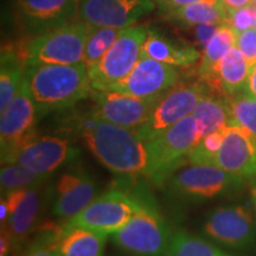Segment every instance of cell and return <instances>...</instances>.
<instances>
[{"label": "cell", "mask_w": 256, "mask_h": 256, "mask_svg": "<svg viewBox=\"0 0 256 256\" xmlns=\"http://www.w3.org/2000/svg\"><path fill=\"white\" fill-rule=\"evenodd\" d=\"M78 133L95 158L113 174H147L146 142L136 130L88 116L78 122Z\"/></svg>", "instance_id": "6da1fadb"}, {"label": "cell", "mask_w": 256, "mask_h": 256, "mask_svg": "<svg viewBox=\"0 0 256 256\" xmlns=\"http://www.w3.org/2000/svg\"><path fill=\"white\" fill-rule=\"evenodd\" d=\"M24 76L38 115L72 107L94 92L83 63L26 66Z\"/></svg>", "instance_id": "7a4b0ae2"}, {"label": "cell", "mask_w": 256, "mask_h": 256, "mask_svg": "<svg viewBox=\"0 0 256 256\" xmlns=\"http://www.w3.org/2000/svg\"><path fill=\"white\" fill-rule=\"evenodd\" d=\"M197 144V124L191 114L154 139L146 142L148 153L146 176L156 184L164 183L182 164L188 162V153Z\"/></svg>", "instance_id": "3957f363"}, {"label": "cell", "mask_w": 256, "mask_h": 256, "mask_svg": "<svg viewBox=\"0 0 256 256\" xmlns=\"http://www.w3.org/2000/svg\"><path fill=\"white\" fill-rule=\"evenodd\" d=\"M92 28L82 20L70 22L38 34L28 46L26 66L82 63Z\"/></svg>", "instance_id": "277c9868"}, {"label": "cell", "mask_w": 256, "mask_h": 256, "mask_svg": "<svg viewBox=\"0 0 256 256\" xmlns=\"http://www.w3.org/2000/svg\"><path fill=\"white\" fill-rule=\"evenodd\" d=\"M148 30L142 25L124 28L104 56L88 70L94 90H108L132 72L142 52Z\"/></svg>", "instance_id": "5b68a950"}, {"label": "cell", "mask_w": 256, "mask_h": 256, "mask_svg": "<svg viewBox=\"0 0 256 256\" xmlns=\"http://www.w3.org/2000/svg\"><path fill=\"white\" fill-rule=\"evenodd\" d=\"M172 236L168 226L146 202L126 226L112 235L118 247L138 256H160L168 250Z\"/></svg>", "instance_id": "8992f818"}, {"label": "cell", "mask_w": 256, "mask_h": 256, "mask_svg": "<svg viewBox=\"0 0 256 256\" xmlns=\"http://www.w3.org/2000/svg\"><path fill=\"white\" fill-rule=\"evenodd\" d=\"M145 202L121 190L100 194L78 215L66 220V226L113 235L126 226Z\"/></svg>", "instance_id": "52a82bcc"}, {"label": "cell", "mask_w": 256, "mask_h": 256, "mask_svg": "<svg viewBox=\"0 0 256 256\" xmlns=\"http://www.w3.org/2000/svg\"><path fill=\"white\" fill-rule=\"evenodd\" d=\"M206 82L177 83L159 98L148 120L138 128V133L145 142L154 139L178 121L194 113V108L209 92Z\"/></svg>", "instance_id": "ba28073f"}, {"label": "cell", "mask_w": 256, "mask_h": 256, "mask_svg": "<svg viewBox=\"0 0 256 256\" xmlns=\"http://www.w3.org/2000/svg\"><path fill=\"white\" fill-rule=\"evenodd\" d=\"M94 108L89 116L95 120L138 130L151 118L158 98H138L115 90L92 92Z\"/></svg>", "instance_id": "9c48e42d"}, {"label": "cell", "mask_w": 256, "mask_h": 256, "mask_svg": "<svg viewBox=\"0 0 256 256\" xmlns=\"http://www.w3.org/2000/svg\"><path fill=\"white\" fill-rule=\"evenodd\" d=\"M78 154V150L66 138L34 136L10 152L2 159V162L20 164L40 174L50 176L62 165L75 159Z\"/></svg>", "instance_id": "30bf717a"}, {"label": "cell", "mask_w": 256, "mask_h": 256, "mask_svg": "<svg viewBox=\"0 0 256 256\" xmlns=\"http://www.w3.org/2000/svg\"><path fill=\"white\" fill-rule=\"evenodd\" d=\"M38 118L37 106L23 76L22 84L14 100L2 112L0 118V142L2 159L36 136L34 126Z\"/></svg>", "instance_id": "8fae6325"}, {"label": "cell", "mask_w": 256, "mask_h": 256, "mask_svg": "<svg viewBox=\"0 0 256 256\" xmlns=\"http://www.w3.org/2000/svg\"><path fill=\"white\" fill-rule=\"evenodd\" d=\"M168 179L174 194L194 198H214L242 182L218 166L206 164H190L176 170Z\"/></svg>", "instance_id": "7c38bea8"}, {"label": "cell", "mask_w": 256, "mask_h": 256, "mask_svg": "<svg viewBox=\"0 0 256 256\" xmlns=\"http://www.w3.org/2000/svg\"><path fill=\"white\" fill-rule=\"evenodd\" d=\"M156 8L153 0H78V18L95 28H124Z\"/></svg>", "instance_id": "4fadbf2b"}, {"label": "cell", "mask_w": 256, "mask_h": 256, "mask_svg": "<svg viewBox=\"0 0 256 256\" xmlns=\"http://www.w3.org/2000/svg\"><path fill=\"white\" fill-rule=\"evenodd\" d=\"M179 74L174 66L142 55L132 72L108 90L138 98H158L178 83Z\"/></svg>", "instance_id": "5bb4252c"}, {"label": "cell", "mask_w": 256, "mask_h": 256, "mask_svg": "<svg viewBox=\"0 0 256 256\" xmlns=\"http://www.w3.org/2000/svg\"><path fill=\"white\" fill-rule=\"evenodd\" d=\"M203 230L209 238L232 248L248 247L255 236L250 210L244 206H223L212 211Z\"/></svg>", "instance_id": "9a60e30c"}, {"label": "cell", "mask_w": 256, "mask_h": 256, "mask_svg": "<svg viewBox=\"0 0 256 256\" xmlns=\"http://www.w3.org/2000/svg\"><path fill=\"white\" fill-rule=\"evenodd\" d=\"M214 165L241 179L256 178V140L240 127L229 124Z\"/></svg>", "instance_id": "2e32d148"}, {"label": "cell", "mask_w": 256, "mask_h": 256, "mask_svg": "<svg viewBox=\"0 0 256 256\" xmlns=\"http://www.w3.org/2000/svg\"><path fill=\"white\" fill-rule=\"evenodd\" d=\"M26 30L43 34L68 24L78 14V0H17Z\"/></svg>", "instance_id": "e0dca14e"}, {"label": "cell", "mask_w": 256, "mask_h": 256, "mask_svg": "<svg viewBox=\"0 0 256 256\" xmlns=\"http://www.w3.org/2000/svg\"><path fill=\"white\" fill-rule=\"evenodd\" d=\"M54 191V214L66 220L78 215L98 197L95 182L83 171L63 174Z\"/></svg>", "instance_id": "ac0fdd59"}, {"label": "cell", "mask_w": 256, "mask_h": 256, "mask_svg": "<svg viewBox=\"0 0 256 256\" xmlns=\"http://www.w3.org/2000/svg\"><path fill=\"white\" fill-rule=\"evenodd\" d=\"M40 188H23L2 196L8 209V222L2 229L11 236L12 246L23 243L34 228L40 209Z\"/></svg>", "instance_id": "d6986e66"}, {"label": "cell", "mask_w": 256, "mask_h": 256, "mask_svg": "<svg viewBox=\"0 0 256 256\" xmlns=\"http://www.w3.org/2000/svg\"><path fill=\"white\" fill-rule=\"evenodd\" d=\"M108 235L64 224L50 243L57 256H104Z\"/></svg>", "instance_id": "ffe728a7"}, {"label": "cell", "mask_w": 256, "mask_h": 256, "mask_svg": "<svg viewBox=\"0 0 256 256\" xmlns=\"http://www.w3.org/2000/svg\"><path fill=\"white\" fill-rule=\"evenodd\" d=\"M142 55L172 66H190L202 57L194 46L172 40L153 30H148Z\"/></svg>", "instance_id": "44dd1931"}, {"label": "cell", "mask_w": 256, "mask_h": 256, "mask_svg": "<svg viewBox=\"0 0 256 256\" xmlns=\"http://www.w3.org/2000/svg\"><path fill=\"white\" fill-rule=\"evenodd\" d=\"M250 68V64L238 48L234 46L220 60L214 75L204 78V81H214L220 86L224 94L232 96L246 87Z\"/></svg>", "instance_id": "7402d4cb"}, {"label": "cell", "mask_w": 256, "mask_h": 256, "mask_svg": "<svg viewBox=\"0 0 256 256\" xmlns=\"http://www.w3.org/2000/svg\"><path fill=\"white\" fill-rule=\"evenodd\" d=\"M192 115L196 120L197 138L200 142L208 134L229 126V100L226 101L220 96L208 94L198 102Z\"/></svg>", "instance_id": "603a6c76"}, {"label": "cell", "mask_w": 256, "mask_h": 256, "mask_svg": "<svg viewBox=\"0 0 256 256\" xmlns=\"http://www.w3.org/2000/svg\"><path fill=\"white\" fill-rule=\"evenodd\" d=\"M229 8L222 0H198L183 8L170 12L168 17L186 26L198 24H226Z\"/></svg>", "instance_id": "cb8c5ba5"}, {"label": "cell", "mask_w": 256, "mask_h": 256, "mask_svg": "<svg viewBox=\"0 0 256 256\" xmlns=\"http://www.w3.org/2000/svg\"><path fill=\"white\" fill-rule=\"evenodd\" d=\"M238 32L230 26L229 24H222L209 43L204 46L203 55L200 57V78H208L214 75L216 66H218L220 60L228 54L230 49L236 46Z\"/></svg>", "instance_id": "d4e9b609"}, {"label": "cell", "mask_w": 256, "mask_h": 256, "mask_svg": "<svg viewBox=\"0 0 256 256\" xmlns=\"http://www.w3.org/2000/svg\"><path fill=\"white\" fill-rule=\"evenodd\" d=\"M26 62L16 55L14 51L2 49L0 68V112L8 107L19 90Z\"/></svg>", "instance_id": "484cf974"}, {"label": "cell", "mask_w": 256, "mask_h": 256, "mask_svg": "<svg viewBox=\"0 0 256 256\" xmlns=\"http://www.w3.org/2000/svg\"><path fill=\"white\" fill-rule=\"evenodd\" d=\"M49 178V176L40 174L31 168L14 162H5L0 171L2 196L17 190L30 188H40Z\"/></svg>", "instance_id": "4316f807"}, {"label": "cell", "mask_w": 256, "mask_h": 256, "mask_svg": "<svg viewBox=\"0 0 256 256\" xmlns=\"http://www.w3.org/2000/svg\"><path fill=\"white\" fill-rule=\"evenodd\" d=\"M164 256H230L206 240L186 232L174 234Z\"/></svg>", "instance_id": "83f0119b"}, {"label": "cell", "mask_w": 256, "mask_h": 256, "mask_svg": "<svg viewBox=\"0 0 256 256\" xmlns=\"http://www.w3.org/2000/svg\"><path fill=\"white\" fill-rule=\"evenodd\" d=\"M122 31L124 28H92L87 43H86L82 62L88 70L98 63V60L110 49V46L115 43Z\"/></svg>", "instance_id": "f1b7e54d"}, {"label": "cell", "mask_w": 256, "mask_h": 256, "mask_svg": "<svg viewBox=\"0 0 256 256\" xmlns=\"http://www.w3.org/2000/svg\"><path fill=\"white\" fill-rule=\"evenodd\" d=\"M230 124L246 130L256 140V98L238 95L229 98Z\"/></svg>", "instance_id": "f546056e"}, {"label": "cell", "mask_w": 256, "mask_h": 256, "mask_svg": "<svg viewBox=\"0 0 256 256\" xmlns=\"http://www.w3.org/2000/svg\"><path fill=\"white\" fill-rule=\"evenodd\" d=\"M224 132L226 127L204 136L188 153V162L190 164L214 165L217 153L222 146Z\"/></svg>", "instance_id": "4dcf8cb0"}, {"label": "cell", "mask_w": 256, "mask_h": 256, "mask_svg": "<svg viewBox=\"0 0 256 256\" xmlns=\"http://www.w3.org/2000/svg\"><path fill=\"white\" fill-rule=\"evenodd\" d=\"M226 24H229L238 34L254 28V11H252V6L249 5L246 6V8L229 10Z\"/></svg>", "instance_id": "1f68e13d"}, {"label": "cell", "mask_w": 256, "mask_h": 256, "mask_svg": "<svg viewBox=\"0 0 256 256\" xmlns=\"http://www.w3.org/2000/svg\"><path fill=\"white\" fill-rule=\"evenodd\" d=\"M236 46L243 54L250 66L256 63V28H249L238 34Z\"/></svg>", "instance_id": "d6a6232c"}, {"label": "cell", "mask_w": 256, "mask_h": 256, "mask_svg": "<svg viewBox=\"0 0 256 256\" xmlns=\"http://www.w3.org/2000/svg\"><path fill=\"white\" fill-rule=\"evenodd\" d=\"M222 24H212V23H206V24H198L194 26V37H196L197 43L200 46H206L209 40L215 36V34L218 31L220 26Z\"/></svg>", "instance_id": "836d02e7"}, {"label": "cell", "mask_w": 256, "mask_h": 256, "mask_svg": "<svg viewBox=\"0 0 256 256\" xmlns=\"http://www.w3.org/2000/svg\"><path fill=\"white\" fill-rule=\"evenodd\" d=\"M24 256H57L50 246V232L44 234L42 238L34 242Z\"/></svg>", "instance_id": "e575fe53"}, {"label": "cell", "mask_w": 256, "mask_h": 256, "mask_svg": "<svg viewBox=\"0 0 256 256\" xmlns=\"http://www.w3.org/2000/svg\"><path fill=\"white\" fill-rule=\"evenodd\" d=\"M153 2H156V5L159 6L160 10L170 14V12L174 11V10L192 4V2H196L198 0H153Z\"/></svg>", "instance_id": "d590c367"}, {"label": "cell", "mask_w": 256, "mask_h": 256, "mask_svg": "<svg viewBox=\"0 0 256 256\" xmlns=\"http://www.w3.org/2000/svg\"><path fill=\"white\" fill-rule=\"evenodd\" d=\"M244 90L247 92V95L252 96V98H256V63L252 66L250 72H249V76L247 83H246Z\"/></svg>", "instance_id": "8d00e7d4"}, {"label": "cell", "mask_w": 256, "mask_h": 256, "mask_svg": "<svg viewBox=\"0 0 256 256\" xmlns=\"http://www.w3.org/2000/svg\"><path fill=\"white\" fill-rule=\"evenodd\" d=\"M223 4L226 6V8L234 10V8H246V6L252 5L250 0H222Z\"/></svg>", "instance_id": "74e56055"}, {"label": "cell", "mask_w": 256, "mask_h": 256, "mask_svg": "<svg viewBox=\"0 0 256 256\" xmlns=\"http://www.w3.org/2000/svg\"><path fill=\"white\" fill-rule=\"evenodd\" d=\"M8 206H6L5 198L2 197V204H0V220H2V226L8 222Z\"/></svg>", "instance_id": "f35d334b"}, {"label": "cell", "mask_w": 256, "mask_h": 256, "mask_svg": "<svg viewBox=\"0 0 256 256\" xmlns=\"http://www.w3.org/2000/svg\"><path fill=\"white\" fill-rule=\"evenodd\" d=\"M252 204H254L255 210H256V178L254 183L252 185Z\"/></svg>", "instance_id": "ab89813d"}, {"label": "cell", "mask_w": 256, "mask_h": 256, "mask_svg": "<svg viewBox=\"0 0 256 256\" xmlns=\"http://www.w3.org/2000/svg\"><path fill=\"white\" fill-rule=\"evenodd\" d=\"M252 6V11H254V28H256V5Z\"/></svg>", "instance_id": "60d3db41"}, {"label": "cell", "mask_w": 256, "mask_h": 256, "mask_svg": "<svg viewBox=\"0 0 256 256\" xmlns=\"http://www.w3.org/2000/svg\"><path fill=\"white\" fill-rule=\"evenodd\" d=\"M252 5H256V0H250Z\"/></svg>", "instance_id": "b9f144b4"}]
</instances>
